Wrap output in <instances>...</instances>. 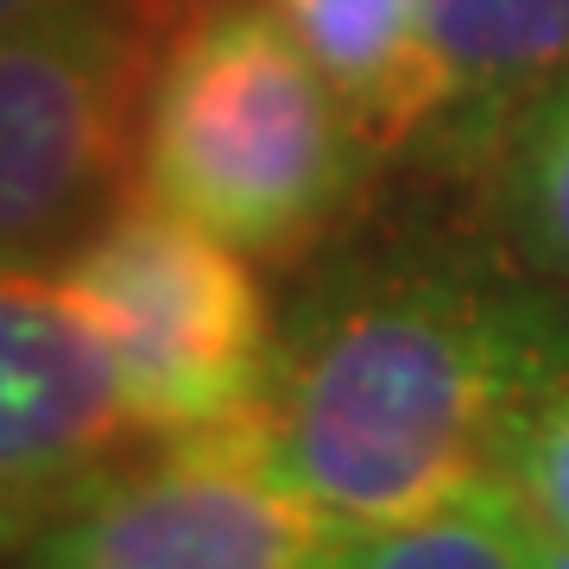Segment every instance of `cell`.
Segmentation results:
<instances>
[{"instance_id":"1","label":"cell","mask_w":569,"mask_h":569,"mask_svg":"<svg viewBox=\"0 0 569 569\" xmlns=\"http://www.w3.org/2000/svg\"><path fill=\"white\" fill-rule=\"evenodd\" d=\"M569 380V305L481 260H373L284 323L253 430L336 519L380 526L500 488L512 430Z\"/></svg>"},{"instance_id":"2","label":"cell","mask_w":569,"mask_h":569,"mask_svg":"<svg viewBox=\"0 0 569 569\" xmlns=\"http://www.w3.org/2000/svg\"><path fill=\"white\" fill-rule=\"evenodd\" d=\"M373 146L266 0L171 20L146 82L133 183L253 260H291L348 216Z\"/></svg>"},{"instance_id":"3","label":"cell","mask_w":569,"mask_h":569,"mask_svg":"<svg viewBox=\"0 0 569 569\" xmlns=\"http://www.w3.org/2000/svg\"><path fill=\"white\" fill-rule=\"evenodd\" d=\"M58 272L102 329L146 443L247 425L260 411L284 323L266 305L253 253L133 197L77 234Z\"/></svg>"},{"instance_id":"4","label":"cell","mask_w":569,"mask_h":569,"mask_svg":"<svg viewBox=\"0 0 569 569\" xmlns=\"http://www.w3.org/2000/svg\"><path fill=\"white\" fill-rule=\"evenodd\" d=\"M164 32V0H58L0 20V260L108 216Z\"/></svg>"},{"instance_id":"5","label":"cell","mask_w":569,"mask_h":569,"mask_svg":"<svg viewBox=\"0 0 569 569\" xmlns=\"http://www.w3.org/2000/svg\"><path fill=\"white\" fill-rule=\"evenodd\" d=\"M342 526L260 443L253 418L159 437L20 545V569H329Z\"/></svg>"},{"instance_id":"6","label":"cell","mask_w":569,"mask_h":569,"mask_svg":"<svg viewBox=\"0 0 569 569\" xmlns=\"http://www.w3.org/2000/svg\"><path fill=\"white\" fill-rule=\"evenodd\" d=\"M127 443L121 373L70 279L0 260V550L39 538Z\"/></svg>"},{"instance_id":"7","label":"cell","mask_w":569,"mask_h":569,"mask_svg":"<svg viewBox=\"0 0 569 569\" xmlns=\"http://www.w3.org/2000/svg\"><path fill=\"white\" fill-rule=\"evenodd\" d=\"M430 51L443 108L425 152L481 164L550 82L569 77V0H430Z\"/></svg>"},{"instance_id":"8","label":"cell","mask_w":569,"mask_h":569,"mask_svg":"<svg viewBox=\"0 0 569 569\" xmlns=\"http://www.w3.org/2000/svg\"><path fill=\"white\" fill-rule=\"evenodd\" d=\"M266 7L329 77L373 159H392L406 146L425 152L443 108L430 0H266Z\"/></svg>"},{"instance_id":"9","label":"cell","mask_w":569,"mask_h":569,"mask_svg":"<svg viewBox=\"0 0 569 569\" xmlns=\"http://www.w3.org/2000/svg\"><path fill=\"white\" fill-rule=\"evenodd\" d=\"M329 569H569V557L507 488H481L406 519L348 526Z\"/></svg>"},{"instance_id":"10","label":"cell","mask_w":569,"mask_h":569,"mask_svg":"<svg viewBox=\"0 0 569 569\" xmlns=\"http://www.w3.org/2000/svg\"><path fill=\"white\" fill-rule=\"evenodd\" d=\"M507 228L531 272L569 284V77L550 82L507 140Z\"/></svg>"},{"instance_id":"11","label":"cell","mask_w":569,"mask_h":569,"mask_svg":"<svg viewBox=\"0 0 569 569\" xmlns=\"http://www.w3.org/2000/svg\"><path fill=\"white\" fill-rule=\"evenodd\" d=\"M500 488L526 507V519L569 557V380L545 392L512 430Z\"/></svg>"},{"instance_id":"12","label":"cell","mask_w":569,"mask_h":569,"mask_svg":"<svg viewBox=\"0 0 569 569\" xmlns=\"http://www.w3.org/2000/svg\"><path fill=\"white\" fill-rule=\"evenodd\" d=\"M39 7H58V0H0V20H20V13H39Z\"/></svg>"}]
</instances>
